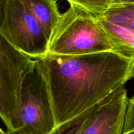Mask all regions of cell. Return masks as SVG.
<instances>
[{
	"label": "cell",
	"mask_w": 134,
	"mask_h": 134,
	"mask_svg": "<svg viewBox=\"0 0 134 134\" xmlns=\"http://www.w3.org/2000/svg\"><path fill=\"white\" fill-rule=\"evenodd\" d=\"M48 82L56 127L109 97L134 78L133 67L113 51L39 58Z\"/></svg>",
	"instance_id": "6da1fadb"
},
{
	"label": "cell",
	"mask_w": 134,
	"mask_h": 134,
	"mask_svg": "<svg viewBox=\"0 0 134 134\" xmlns=\"http://www.w3.org/2000/svg\"><path fill=\"white\" fill-rule=\"evenodd\" d=\"M69 5L51 35L48 53L75 56L113 51L99 18L78 7Z\"/></svg>",
	"instance_id": "7a4b0ae2"
},
{
	"label": "cell",
	"mask_w": 134,
	"mask_h": 134,
	"mask_svg": "<svg viewBox=\"0 0 134 134\" xmlns=\"http://www.w3.org/2000/svg\"><path fill=\"white\" fill-rule=\"evenodd\" d=\"M7 0H0V118L7 132L16 133L21 127L20 90L25 76L36 59L14 47L1 31Z\"/></svg>",
	"instance_id": "3957f363"
},
{
	"label": "cell",
	"mask_w": 134,
	"mask_h": 134,
	"mask_svg": "<svg viewBox=\"0 0 134 134\" xmlns=\"http://www.w3.org/2000/svg\"><path fill=\"white\" fill-rule=\"evenodd\" d=\"M20 123L18 132L7 133L50 134L56 128L48 82L39 58L21 85Z\"/></svg>",
	"instance_id": "277c9868"
},
{
	"label": "cell",
	"mask_w": 134,
	"mask_h": 134,
	"mask_svg": "<svg viewBox=\"0 0 134 134\" xmlns=\"http://www.w3.org/2000/svg\"><path fill=\"white\" fill-rule=\"evenodd\" d=\"M14 47L34 59L48 53V37L40 24L20 0H7L1 28Z\"/></svg>",
	"instance_id": "5b68a950"
},
{
	"label": "cell",
	"mask_w": 134,
	"mask_h": 134,
	"mask_svg": "<svg viewBox=\"0 0 134 134\" xmlns=\"http://www.w3.org/2000/svg\"><path fill=\"white\" fill-rule=\"evenodd\" d=\"M128 99L124 86L113 93L96 106L79 134H122Z\"/></svg>",
	"instance_id": "8992f818"
},
{
	"label": "cell",
	"mask_w": 134,
	"mask_h": 134,
	"mask_svg": "<svg viewBox=\"0 0 134 134\" xmlns=\"http://www.w3.org/2000/svg\"><path fill=\"white\" fill-rule=\"evenodd\" d=\"M39 22L48 41L62 16L56 0H20Z\"/></svg>",
	"instance_id": "52a82bcc"
},
{
	"label": "cell",
	"mask_w": 134,
	"mask_h": 134,
	"mask_svg": "<svg viewBox=\"0 0 134 134\" xmlns=\"http://www.w3.org/2000/svg\"><path fill=\"white\" fill-rule=\"evenodd\" d=\"M100 18L134 32V3H114Z\"/></svg>",
	"instance_id": "ba28073f"
},
{
	"label": "cell",
	"mask_w": 134,
	"mask_h": 134,
	"mask_svg": "<svg viewBox=\"0 0 134 134\" xmlns=\"http://www.w3.org/2000/svg\"><path fill=\"white\" fill-rule=\"evenodd\" d=\"M96 18H100L115 3V0H66Z\"/></svg>",
	"instance_id": "9c48e42d"
},
{
	"label": "cell",
	"mask_w": 134,
	"mask_h": 134,
	"mask_svg": "<svg viewBox=\"0 0 134 134\" xmlns=\"http://www.w3.org/2000/svg\"><path fill=\"white\" fill-rule=\"evenodd\" d=\"M98 104L85 111L77 117L57 126L50 134H79L88 118Z\"/></svg>",
	"instance_id": "30bf717a"
},
{
	"label": "cell",
	"mask_w": 134,
	"mask_h": 134,
	"mask_svg": "<svg viewBox=\"0 0 134 134\" xmlns=\"http://www.w3.org/2000/svg\"><path fill=\"white\" fill-rule=\"evenodd\" d=\"M122 134H134V96L128 99Z\"/></svg>",
	"instance_id": "8fae6325"
},
{
	"label": "cell",
	"mask_w": 134,
	"mask_h": 134,
	"mask_svg": "<svg viewBox=\"0 0 134 134\" xmlns=\"http://www.w3.org/2000/svg\"><path fill=\"white\" fill-rule=\"evenodd\" d=\"M115 3H134V0H115Z\"/></svg>",
	"instance_id": "7c38bea8"
},
{
	"label": "cell",
	"mask_w": 134,
	"mask_h": 134,
	"mask_svg": "<svg viewBox=\"0 0 134 134\" xmlns=\"http://www.w3.org/2000/svg\"><path fill=\"white\" fill-rule=\"evenodd\" d=\"M0 134H9V133H7V132H4V131H3V132H1V133H0Z\"/></svg>",
	"instance_id": "4fadbf2b"
},
{
	"label": "cell",
	"mask_w": 134,
	"mask_h": 134,
	"mask_svg": "<svg viewBox=\"0 0 134 134\" xmlns=\"http://www.w3.org/2000/svg\"><path fill=\"white\" fill-rule=\"evenodd\" d=\"M3 132V131L1 129V128H0V133H1V132Z\"/></svg>",
	"instance_id": "5bb4252c"
}]
</instances>
